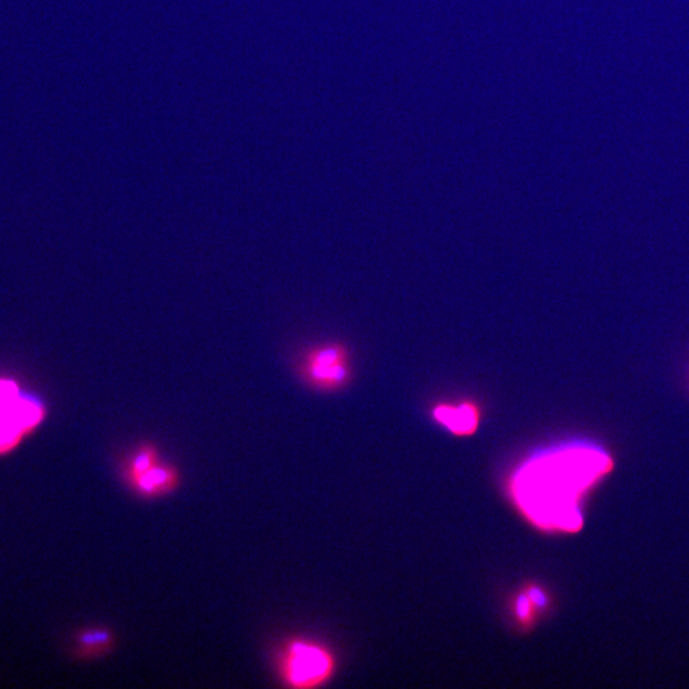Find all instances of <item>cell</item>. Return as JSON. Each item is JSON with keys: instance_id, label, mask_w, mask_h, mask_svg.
<instances>
[{"instance_id": "obj_7", "label": "cell", "mask_w": 689, "mask_h": 689, "mask_svg": "<svg viewBox=\"0 0 689 689\" xmlns=\"http://www.w3.org/2000/svg\"><path fill=\"white\" fill-rule=\"evenodd\" d=\"M80 641L85 643V647L105 648L110 641V635L105 630H92V632H86Z\"/></svg>"}, {"instance_id": "obj_8", "label": "cell", "mask_w": 689, "mask_h": 689, "mask_svg": "<svg viewBox=\"0 0 689 689\" xmlns=\"http://www.w3.org/2000/svg\"><path fill=\"white\" fill-rule=\"evenodd\" d=\"M527 593V597H529V599L531 600V603L534 606H538V607H546L548 604V598L544 593V591H542L539 588H529L527 589V591H525Z\"/></svg>"}, {"instance_id": "obj_5", "label": "cell", "mask_w": 689, "mask_h": 689, "mask_svg": "<svg viewBox=\"0 0 689 689\" xmlns=\"http://www.w3.org/2000/svg\"><path fill=\"white\" fill-rule=\"evenodd\" d=\"M131 486L137 489L138 493L143 496H160L171 492L178 486V474L174 468L167 465L156 463L148 471L128 479Z\"/></svg>"}, {"instance_id": "obj_1", "label": "cell", "mask_w": 689, "mask_h": 689, "mask_svg": "<svg viewBox=\"0 0 689 689\" xmlns=\"http://www.w3.org/2000/svg\"><path fill=\"white\" fill-rule=\"evenodd\" d=\"M588 450H564L535 458L512 483L518 508L534 524L575 529L580 522L576 500L590 481Z\"/></svg>"}, {"instance_id": "obj_3", "label": "cell", "mask_w": 689, "mask_h": 689, "mask_svg": "<svg viewBox=\"0 0 689 689\" xmlns=\"http://www.w3.org/2000/svg\"><path fill=\"white\" fill-rule=\"evenodd\" d=\"M334 659L324 648L305 641L291 642L285 651L283 676L292 688H314L331 677Z\"/></svg>"}, {"instance_id": "obj_2", "label": "cell", "mask_w": 689, "mask_h": 689, "mask_svg": "<svg viewBox=\"0 0 689 689\" xmlns=\"http://www.w3.org/2000/svg\"><path fill=\"white\" fill-rule=\"evenodd\" d=\"M297 372L305 384L322 391H334L349 383L351 364L341 343H324L304 351Z\"/></svg>"}, {"instance_id": "obj_4", "label": "cell", "mask_w": 689, "mask_h": 689, "mask_svg": "<svg viewBox=\"0 0 689 689\" xmlns=\"http://www.w3.org/2000/svg\"><path fill=\"white\" fill-rule=\"evenodd\" d=\"M435 419L456 436H472L479 427L480 412L473 402L459 405H439L434 412Z\"/></svg>"}, {"instance_id": "obj_6", "label": "cell", "mask_w": 689, "mask_h": 689, "mask_svg": "<svg viewBox=\"0 0 689 689\" xmlns=\"http://www.w3.org/2000/svg\"><path fill=\"white\" fill-rule=\"evenodd\" d=\"M516 614L517 618L524 623L529 622L533 618L534 605L527 593H519L516 599Z\"/></svg>"}]
</instances>
